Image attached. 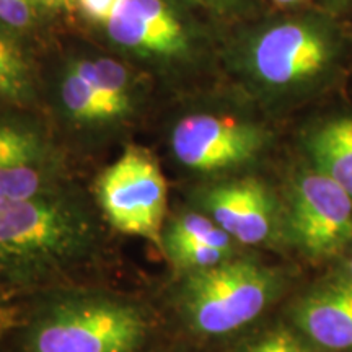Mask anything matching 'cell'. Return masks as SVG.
<instances>
[{
    "instance_id": "1",
    "label": "cell",
    "mask_w": 352,
    "mask_h": 352,
    "mask_svg": "<svg viewBox=\"0 0 352 352\" xmlns=\"http://www.w3.org/2000/svg\"><path fill=\"white\" fill-rule=\"evenodd\" d=\"M344 33L331 16L303 15L274 23L250 39V77L276 95L311 96L327 91L346 63Z\"/></svg>"
},
{
    "instance_id": "2",
    "label": "cell",
    "mask_w": 352,
    "mask_h": 352,
    "mask_svg": "<svg viewBox=\"0 0 352 352\" xmlns=\"http://www.w3.org/2000/svg\"><path fill=\"white\" fill-rule=\"evenodd\" d=\"M90 227L76 210L47 196L0 199V272L33 279L87 252Z\"/></svg>"
},
{
    "instance_id": "3",
    "label": "cell",
    "mask_w": 352,
    "mask_h": 352,
    "mask_svg": "<svg viewBox=\"0 0 352 352\" xmlns=\"http://www.w3.org/2000/svg\"><path fill=\"white\" fill-rule=\"evenodd\" d=\"M186 274L178 294L179 308L189 327L209 336L252 323L277 290L274 272L252 259H228Z\"/></svg>"
},
{
    "instance_id": "4",
    "label": "cell",
    "mask_w": 352,
    "mask_h": 352,
    "mask_svg": "<svg viewBox=\"0 0 352 352\" xmlns=\"http://www.w3.org/2000/svg\"><path fill=\"white\" fill-rule=\"evenodd\" d=\"M138 307L109 298L56 303L34 321L28 352H132L147 336Z\"/></svg>"
},
{
    "instance_id": "5",
    "label": "cell",
    "mask_w": 352,
    "mask_h": 352,
    "mask_svg": "<svg viewBox=\"0 0 352 352\" xmlns=\"http://www.w3.org/2000/svg\"><path fill=\"white\" fill-rule=\"evenodd\" d=\"M95 192L104 217L116 230L162 243L168 191L153 155L129 147L101 171Z\"/></svg>"
},
{
    "instance_id": "6",
    "label": "cell",
    "mask_w": 352,
    "mask_h": 352,
    "mask_svg": "<svg viewBox=\"0 0 352 352\" xmlns=\"http://www.w3.org/2000/svg\"><path fill=\"white\" fill-rule=\"evenodd\" d=\"M289 228L308 256L338 254L352 240V197L321 171H303L290 189Z\"/></svg>"
},
{
    "instance_id": "7",
    "label": "cell",
    "mask_w": 352,
    "mask_h": 352,
    "mask_svg": "<svg viewBox=\"0 0 352 352\" xmlns=\"http://www.w3.org/2000/svg\"><path fill=\"white\" fill-rule=\"evenodd\" d=\"M267 144V132L232 116L195 114L176 124L171 147L188 168L215 173L248 164Z\"/></svg>"
},
{
    "instance_id": "8",
    "label": "cell",
    "mask_w": 352,
    "mask_h": 352,
    "mask_svg": "<svg viewBox=\"0 0 352 352\" xmlns=\"http://www.w3.org/2000/svg\"><path fill=\"white\" fill-rule=\"evenodd\" d=\"M204 204L210 219L239 243H263L274 230V199L256 179L219 184L206 195Z\"/></svg>"
},
{
    "instance_id": "9",
    "label": "cell",
    "mask_w": 352,
    "mask_h": 352,
    "mask_svg": "<svg viewBox=\"0 0 352 352\" xmlns=\"http://www.w3.org/2000/svg\"><path fill=\"white\" fill-rule=\"evenodd\" d=\"M107 28L114 41L131 50L170 56L188 46L182 23L162 0H121Z\"/></svg>"
},
{
    "instance_id": "10",
    "label": "cell",
    "mask_w": 352,
    "mask_h": 352,
    "mask_svg": "<svg viewBox=\"0 0 352 352\" xmlns=\"http://www.w3.org/2000/svg\"><path fill=\"white\" fill-rule=\"evenodd\" d=\"M297 328L316 346L352 351V279L338 277L311 290L294 310Z\"/></svg>"
},
{
    "instance_id": "11",
    "label": "cell",
    "mask_w": 352,
    "mask_h": 352,
    "mask_svg": "<svg viewBox=\"0 0 352 352\" xmlns=\"http://www.w3.org/2000/svg\"><path fill=\"white\" fill-rule=\"evenodd\" d=\"M50 165L41 140L32 131L0 124V199L46 196Z\"/></svg>"
},
{
    "instance_id": "12",
    "label": "cell",
    "mask_w": 352,
    "mask_h": 352,
    "mask_svg": "<svg viewBox=\"0 0 352 352\" xmlns=\"http://www.w3.org/2000/svg\"><path fill=\"white\" fill-rule=\"evenodd\" d=\"M305 147L314 168L331 178L352 197V116L321 121L308 132Z\"/></svg>"
},
{
    "instance_id": "13",
    "label": "cell",
    "mask_w": 352,
    "mask_h": 352,
    "mask_svg": "<svg viewBox=\"0 0 352 352\" xmlns=\"http://www.w3.org/2000/svg\"><path fill=\"white\" fill-rule=\"evenodd\" d=\"M72 72L87 78L100 91L114 118L127 111V72L120 63L111 59L83 60Z\"/></svg>"
},
{
    "instance_id": "14",
    "label": "cell",
    "mask_w": 352,
    "mask_h": 352,
    "mask_svg": "<svg viewBox=\"0 0 352 352\" xmlns=\"http://www.w3.org/2000/svg\"><path fill=\"white\" fill-rule=\"evenodd\" d=\"M63 100L65 108L74 118L82 121L113 120V113L107 101L87 78L72 72L63 85Z\"/></svg>"
},
{
    "instance_id": "15",
    "label": "cell",
    "mask_w": 352,
    "mask_h": 352,
    "mask_svg": "<svg viewBox=\"0 0 352 352\" xmlns=\"http://www.w3.org/2000/svg\"><path fill=\"white\" fill-rule=\"evenodd\" d=\"M166 256L178 271L192 272L217 266L232 259L233 245H215L206 241H173L164 243Z\"/></svg>"
},
{
    "instance_id": "16",
    "label": "cell",
    "mask_w": 352,
    "mask_h": 352,
    "mask_svg": "<svg viewBox=\"0 0 352 352\" xmlns=\"http://www.w3.org/2000/svg\"><path fill=\"white\" fill-rule=\"evenodd\" d=\"M232 236L220 228L210 217L202 214L186 212L171 220L166 228L162 243H173V241H206V243L230 246Z\"/></svg>"
},
{
    "instance_id": "17",
    "label": "cell",
    "mask_w": 352,
    "mask_h": 352,
    "mask_svg": "<svg viewBox=\"0 0 352 352\" xmlns=\"http://www.w3.org/2000/svg\"><path fill=\"white\" fill-rule=\"evenodd\" d=\"M28 85V74L20 51L0 36V95L19 98Z\"/></svg>"
},
{
    "instance_id": "18",
    "label": "cell",
    "mask_w": 352,
    "mask_h": 352,
    "mask_svg": "<svg viewBox=\"0 0 352 352\" xmlns=\"http://www.w3.org/2000/svg\"><path fill=\"white\" fill-rule=\"evenodd\" d=\"M246 352H303L296 338L285 329H274L258 338Z\"/></svg>"
},
{
    "instance_id": "19",
    "label": "cell",
    "mask_w": 352,
    "mask_h": 352,
    "mask_svg": "<svg viewBox=\"0 0 352 352\" xmlns=\"http://www.w3.org/2000/svg\"><path fill=\"white\" fill-rule=\"evenodd\" d=\"M30 0H0V20L12 26H26L32 21Z\"/></svg>"
},
{
    "instance_id": "20",
    "label": "cell",
    "mask_w": 352,
    "mask_h": 352,
    "mask_svg": "<svg viewBox=\"0 0 352 352\" xmlns=\"http://www.w3.org/2000/svg\"><path fill=\"white\" fill-rule=\"evenodd\" d=\"M77 2L80 3L82 10L90 19L103 21L107 25V21L111 19V15L116 10V7L120 6L121 0H77Z\"/></svg>"
},
{
    "instance_id": "21",
    "label": "cell",
    "mask_w": 352,
    "mask_h": 352,
    "mask_svg": "<svg viewBox=\"0 0 352 352\" xmlns=\"http://www.w3.org/2000/svg\"><path fill=\"white\" fill-rule=\"evenodd\" d=\"M19 320V310L8 305L6 300H0V340L16 324Z\"/></svg>"
},
{
    "instance_id": "22",
    "label": "cell",
    "mask_w": 352,
    "mask_h": 352,
    "mask_svg": "<svg viewBox=\"0 0 352 352\" xmlns=\"http://www.w3.org/2000/svg\"><path fill=\"white\" fill-rule=\"evenodd\" d=\"M320 2L328 12H341L352 6V0H320Z\"/></svg>"
},
{
    "instance_id": "23",
    "label": "cell",
    "mask_w": 352,
    "mask_h": 352,
    "mask_svg": "<svg viewBox=\"0 0 352 352\" xmlns=\"http://www.w3.org/2000/svg\"><path fill=\"white\" fill-rule=\"evenodd\" d=\"M36 2L47 7H70L76 0H36Z\"/></svg>"
},
{
    "instance_id": "24",
    "label": "cell",
    "mask_w": 352,
    "mask_h": 352,
    "mask_svg": "<svg viewBox=\"0 0 352 352\" xmlns=\"http://www.w3.org/2000/svg\"><path fill=\"white\" fill-rule=\"evenodd\" d=\"M272 2L280 7H302L310 2V0H272Z\"/></svg>"
},
{
    "instance_id": "25",
    "label": "cell",
    "mask_w": 352,
    "mask_h": 352,
    "mask_svg": "<svg viewBox=\"0 0 352 352\" xmlns=\"http://www.w3.org/2000/svg\"><path fill=\"white\" fill-rule=\"evenodd\" d=\"M212 2H217V3H232V2H235V0H212Z\"/></svg>"
},
{
    "instance_id": "26",
    "label": "cell",
    "mask_w": 352,
    "mask_h": 352,
    "mask_svg": "<svg viewBox=\"0 0 352 352\" xmlns=\"http://www.w3.org/2000/svg\"><path fill=\"white\" fill-rule=\"evenodd\" d=\"M347 271H349V277L352 279V258H351L349 264H347Z\"/></svg>"
}]
</instances>
